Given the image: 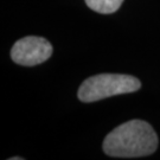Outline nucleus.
Wrapping results in <instances>:
<instances>
[{
    "label": "nucleus",
    "mask_w": 160,
    "mask_h": 160,
    "mask_svg": "<svg viewBox=\"0 0 160 160\" xmlns=\"http://www.w3.org/2000/svg\"><path fill=\"white\" fill-rule=\"evenodd\" d=\"M52 55V45L45 38L29 36L14 43L11 57L17 64L33 67L48 61Z\"/></svg>",
    "instance_id": "nucleus-3"
},
{
    "label": "nucleus",
    "mask_w": 160,
    "mask_h": 160,
    "mask_svg": "<svg viewBox=\"0 0 160 160\" xmlns=\"http://www.w3.org/2000/svg\"><path fill=\"white\" fill-rule=\"evenodd\" d=\"M18 159H23V158H18V157H14V158H11V160H18Z\"/></svg>",
    "instance_id": "nucleus-5"
},
{
    "label": "nucleus",
    "mask_w": 160,
    "mask_h": 160,
    "mask_svg": "<svg viewBox=\"0 0 160 160\" xmlns=\"http://www.w3.org/2000/svg\"><path fill=\"white\" fill-rule=\"evenodd\" d=\"M158 137L146 121L131 120L114 128L103 141V151L115 158H138L153 154Z\"/></svg>",
    "instance_id": "nucleus-1"
},
{
    "label": "nucleus",
    "mask_w": 160,
    "mask_h": 160,
    "mask_svg": "<svg viewBox=\"0 0 160 160\" xmlns=\"http://www.w3.org/2000/svg\"><path fill=\"white\" fill-rule=\"evenodd\" d=\"M122 2L123 0H86V4L89 8L102 14L116 12L121 7Z\"/></svg>",
    "instance_id": "nucleus-4"
},
{
    "label": "nucleus",
    "mask_w": 160,
    "mask_h": 160,
    "mask_svg": "<svg viewBox=\"0 0 160 160\" xmlns=\"http://www.w3.org/2000/svg\"><path fill=\"white\" fill-rule=\"evenodd\" d=\"M140 81L131 75L100 74L87 78L78 89V98L82 102H95L115 95L139 90Z\"/></svg>",
    "instance_id": "nucleus-2"
}]
</instances>
